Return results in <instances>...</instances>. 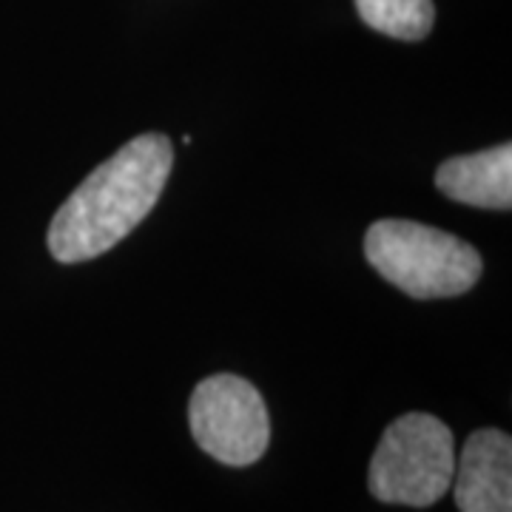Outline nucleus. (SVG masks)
Here are the masks:
<instances>
[{
    "instance_id": "nucleus-1",
    "label": "nucleus",
    "mask_w": 512,
    "mask_h": 512,
    "mask_svg": "<svg viewBox=\"0 0 512 512\" xmlns=\"http://www.w3.org/2000/svg\"><path fill=\"white\" fill-rule=\"evenodd\" d=\"M174 165L165 134H140L114 157L97 165L60 205L49 225V251L74 265L103 256L146 220L160 202Z\"/></svg>"
},
{
    "instance_id": "nucleus-2",
    "label": "nucleus",
    "mask_w": 512,
    "mask_h": 512,
    "mask_svg": "<svg viewBox=\"0 0 512 512\" xmlns=\"http://www.w3.org/2000/svg\"><path fill=\"white\" fill-rule=\"evenodd\" d=\"M367 262L413 299H444L476 288L484 262L470 242L413 220H379L365 234Z\"/></svg>"
},
{
    "instance_id": "nucleus-3",
    "label": "nucleus",
    "mask_w": 512,
    "mask_h": 512,
    "mask_svg": "<svg viewBox=\"0 0 512 512\" xmlns=\"http://www.w3.org/2000/svg\"><path fill=\"white\" fill-rule=\"evenodd\" d=\"M456 444L450 427L427 413H407L384 430L367 470V487L384 504L430 507L450 490Z\"/></svg>"
},
{
    "instance_id": "nucleus-4",
    "label": "nucleus",
    "mask_w": 512,
    "mask_h": 512,
    "mask_svg": "<svg viewBox=\"0 0 512 512\" xmlns=\"http://www.w3.org/2000/svg\"><path fill=\"white\" fill-rule=\"evenodd\" d=\"M188 421L202 453L228 467H248L265 456L271 419L254 384L234 373H217L197 384Z\"/></svg>"
},
{
    "instance_id": "nucleus-5",
    "label": "nucleus",
    "mask_w": 512,
    "mask_h": 512,
    "mask_svg": "<svg viewBox=\"0 0 512 512\" xmlns=\"http://www.w3.org/2000/svg\"><path fill=\"white\" fill-rule=\"evenodd\" d=\"M453 493L461 512H512V441L501 430H476L458 458Z\"/></svg>"
},
{
    "instance_id": "nucleus-6",
    "label": "nucleus",
    "mask_w": 512,
    "mask_h": 512,
    "mask_svg": "<svg viewBox=\"0 0 512 512\" xmlns=\"http://www.w3.org/2000/svg\"><path fill=\"white\" fill-rule=\"evenodd\" d=\"M436 185L450 200L507 211L512 205V146L501 143L478 154L444 160L436 171Z\"/></svg>"
},
{
    "instance_id": "nucleus-7",
    "label": "nucleus",
    "mask_w": 512,
    "mask_h": 512,
    "mask_svg": "<svg viewBox=\"0 0 512 512\" xmlns=\"http://www.w3.org/2000/svg\"><path fill=\"white\" fill-rule=\"evenodd\" d=\"M356 9L370 29L396 40H421L436 23L433 0H356Z\"/></svg>"
}]
</instances>
